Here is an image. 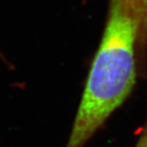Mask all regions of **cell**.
Listing matches in <instances>:
<instances>
[{"label": "cell", "mask_w": 147, "mask_h": 147, "mask_svg": "<svg viewBox=\"0 0 147 147\" xmlns=\"http://www.w3.org/2000/svg\"><path fill=\"white\" fill-rule=\"evenodd\" d=\"M136 20L140 30V41L147 37V0H116Z\"/></svg>", "instance_id": "obj_2"}, {"label": "cell", "mask_w": 147, "mask_h": 147, "mask_svg": "<svg viewBox=\"0 0 147 147\" xmlns=\"http://www.w3.org/2000/svg\"><path fill=\"white\" fill-rule=\"evenodd\" d=\"M135 147H147V122L142 129Z\"/></svg>", "instance_id": "obj_3"}, {"label": "cell", "mask_w": 147, "mask_h": 147, "mask_svg": "<svg viewBox=\"0 0 147 147\" xmlns=\"http://www.w3.org/2000/svg\"><path fill=\"white\" fill-rule=\"evenodd\" d=\"M136 20L112 0L66 147H83L131 92L136 80Z\"/></svg>", "instance_id": "obj_1"}, {"label": "cell", "mask_w": 147, "mask_h": 147, "mask_svg": "<svg viewBox=\"0 0 147 147\" xmlns=\"http://www.w3.org/2000/svg\"><path fill=\"white\" fill-rule=\"evenodd\" d=\"M0 60L2 61H3L5 64H8V62H7V59L5 58V57H4V55L3 54V53L0 51Z\"/></svg>", "instance_id": "obj_4"}]
</instances>
